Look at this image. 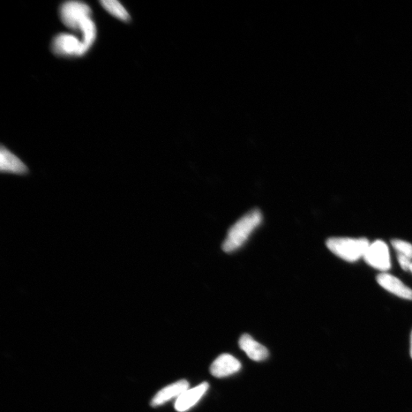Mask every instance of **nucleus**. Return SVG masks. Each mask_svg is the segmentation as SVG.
<instances>
[{
  "mask_svg": "<svg viewBox=\"0 0 412 412\" xmlns=\"http://www.w3.org/2000/svg\"><path fill=\"white\" fill-rule=\"evenodd\" d=\"M263 222V215L259 209H253L240 219L228 232L222 244V250L226 253H233L241 249Z\"/></svg>",
  "mask_w": 412,
  "mask_h": 412,
  "instance_id": "f257e3e1",
  "label": "nucleus"
},
{
  "mask_svg": "<svg viewBox=\"0 0 412 412\" xmlns=\"http://www.w3.org/2000/svg\"><path fill=\"white\" fill-rule=\"evenodd\" d=\"M370 243L366 238H331L326 242L328 249L335 256L348 262H355L361 258Z\"/></svg>",
  "mask_w": 412,
  "mask_h": 412,
  "instance_id": "f03ea898",
  "label": "nucleus"
},
{
  "mask_svg": "<svg viewBox=\"0 0 412 412\" xmlns=\"http://www.w3.org/2000/svg\"><path fill=\"white\" fill-rule=\"evenodd\" d=\"M60 17L63 24L73 32H79L86 19L91 18L92 10L87 4L79 1L64 3L60 8Z\"/></svg>",
  "mask_w": 412,
  "mask_h": 412,
  "instance_id": "7ed1b4c3",
  "label": "nucleus"
},
{
  "mask_svg": "<svg viewBox=\"0 0 412 412\" xmlns=\"http://www.w3.org/2000/svg\"><path fill=\"white\" fill-rule=\"evenodd\" d=\"M51 50L55 55L62 57L85 55L82 41L71 34L62 33L55 36L51 44Z\"/></svg>",
  "mask_w": 412,
  "mask_h": 412,
  "instance_id": "20e7f679",
  "label": "nucleus"
},
{
  "mask_svg": "<svg viewBox=\"0 0 412 412\" xmlns=\"http://www.w3.org/2000/svg\"><path fill=\"white\" fill-rule=\"evenodd\" d=\"M363 258L370 266L381 271H387L391 267L388 247L380 240L370 244Z\"/></svg>",
  "mask_w": 412,
  "mask_h": 412,
  "instance_id": "39448f33",
  "label": "nucleus"
},
{
  "mask_svg": "<svg viewBox=\"0 0 412 412\" xmlns=\"http://www.w3.org/2000/svg\"><path fill=\"white\" fill-rule=\"evenodd\" d=\"M0 171L2 174L17 176H26L29 173L27 165L4 146L0 150Z\"/></svg>",
  "mask_w": 412,
  "mask_h": 412,
  "instance_id": "423d86ee",
  "label": "nucleus"
},
{
  "mask_svg": "<svg viewBox=\"0 0 412 412\" xmlns=\"http://www.w3.org/2000/svg\"><path fill=\"white\" fill-rule=\"evenodd\" d=\"M242 368V364L233 356L224 354L215 359L211 367L212 375L223 378L232 375Z\"/></svg>",
  "mask_w": 412,
  "mask_h": 412,
  "instance_id": "0eeeda50",
  "label": "nucleus"
},
{
  "mask_svg": "<svg viewBox=\"0 0 412 412\" xmlns=\"http://www.w3.org/2000/svg\"><path fill=\"white\" fill-rule=\"evenodd\" d=\"M377 280L382 287L391 292V294L412 301V289L406 286L397 277L384 273L379 274Z\"/></svg>",
  "mask_w": 412,
  "mask_h": 412,
  "instance_id": "6e6552de",
  "label": "nucleus"
},
{
  "mask_svg": "<svg viewBox=\"0 0 412 412\" xmlns=\"http://www.w3.org/2000/svg\"><path fill=\"white\" fill-rule=\"evenodd\" d=\"M209 385L204 383L193 388L188 389L177 399L175 409L179 412L189 410L196 404L202 396L207 392Z\"/></svg>",
  "mask_w": 412,
  "mask_h": 412,
  "instance_id": "1a4fd4ad",
  "label": "nucleus"
},
{
  "mask_svg": "<svg viewBox=\"0 0 412 412\" xmlns=\"http://www.w3.org/2000/svg\"><path fill=\"white\" fill-rule=\"evenodd\" d=\"M239 346L247 356L254 361H263L269 356L267 349L260 343L254 341L249 334H244L239 341Z\"/></svg>",
  "mask_w": 412,
  "mask_h": 412,
  "instance_id": "9d476101",
  "label": "nucleus"
},
{
  "mask_svg": "<svg viewBox=\"0 0 412 412\" xmlns=\"http://www.w3.org/2000/svg\"><path fill=\"white\" fill-rule=\"evenodd\" d=\"M188 388L189 383L184 379L165 387L154 396L152 402V406H159L171 399L175 398V397H178L179 398L183 393L188 391Z\"/></svg>",
  "mask_w": 412,
  "mask_h": 412,
  "instance_id": "9b49d317",
  "label": "nucleus"
},
{
  "mask_svg": "<svg viewBox=\"0 0 412 412\" xmlns=\"http://www.w3.org/2000/svg\"><path fill=\"white\" fill-rule=\"evenodd\" d=\"M79 32L82 34V43L84 46L85 54L93 46L96 39L97 30L94 21L91 18L86 19L82 22Z\"/></svg>",
  "mask_w": 412,
  "mask_h": 412,
  "instance_id": "f8f14e48",
  "label": "nucleus"
},
{
  "mask_svg": "<svg viewBox=\"0 0 412 412\" xmlns=\"http://www.w3.org/2000/svg\"><path fill=\"white\" fill-rule=\"evenodd\" d=\"M100 3L103 8L111 14L112 17L123 21H129L130 20L129 13L117 0H102Z\"/></svg>",
  "mask_w": 412,
  "mask_h": 412,
  "instance_id": "ddd939ff",
  "label": "nucleus"
},
{
  "mask_svg": "<svg viewBox=\"0 0 412 412\" xmlns=\"http://www.w3.org/2000/svg\"><path fill=\"white\" fill-rule=\"evenodd\" d=\"M393 249L398 254L412 259V244L402 241V240L394 239L392 241Z\"/></svg>",
  "mask_w": 412,
  "mask_h": 412,
  "instance_id": "4468645a",
  "label": "nucleus"
},
{
  "mask_svg": "<svg viewBox=\"0 0 412 412\" xmlns=\"http://www.w3.org/2000/svg\"><path fill=\"white\" fill-rule=\"evenodd\" d=\"M399 263L403 271H409L412 264L411 259L408 257L398 254Z\"/></svg>",
  "mask_w": 412,
  "mask_h": 412,
  "instance_id": "2eb2a0df",
  "label": "nucleus"
},
{
  "mask_svg": "<svg viewBox=\"0 0 412 412\" xmlns=\"http://www.w3.org/2000/svg\"><path fill=\"white\" fill-rule=\"evenodd\" d=\"M411 356L412 358V332H411Z\"/></svg>",
  "mask_w": 412,
  "mask_h": 412,
  "instance_id": "dca6fc26",
  "label": "nucleus"
},
{
  "mask_svg": "<svg viewBox=\"0 0 412 412\" xmlns=\"http://www.w3.org/2000/svg\"><path fill=\"white\" fill-rule=\"evenodd\" d=\"M410 271L412 273V264H411V268H410Z\"/></svg>",
  "mask_w": 412,
  "mask_h": 412,
  "instance_id": "f3484780",
  "label": "nucleus"
}]
</instances>
